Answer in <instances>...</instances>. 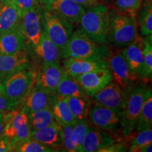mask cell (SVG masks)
Wrapping results in <instances>:
<instances>
[{
  "mask_svg": "<svg viewBox=\"0 0 152 152\" xmlns=\"http://www.w3.org/2000/svg\"><path fill=\"white\" fill-rule=\"evenodd\" d=\"M43 7L39 4L26 11L20 19V28L26 43L33 48L37 46L42 33V13Z\"/></svg>",
  "mask_w": 152,
  "mask_h": 152,
  "instance_id": "8",
  "label": "cell"
},
{
  "mask_svg": "<svg viewBox=\"0 0 152 152\" xmlns=\"http://www.w3.org/2000/svg\"><path fill=\"white\" fill-rule=\"evenodd\" d=\"M5 126L4 111H0V140L3 137V132Z\"/></svg>",
  "mask_w": 152,
  "mask_h": 152,
  "instance_id": "42",
  "label": "cell"
},
{
  "mask_svg": "<svg viewBox=\"0 0 152 152\" xmlns=\"http://www.w3.org/2000/svg\"><path fill=\"white\" fill-rule=\"evenodd\" d=\"M26 45L20 23L9 31L0 34V54H16L25 50Z\"/></svg>",
  "mask_w": 152,
  "mask_h": 152,
  "instance_id": "14",
  "label": "cell"
},
{
  "mask_svg": "<svg viewBox=\"0 0 152 152\" xmlns=\"http://www.w3.org/2000/svg\"><path fill=\"white\" fill-rule=\"evenodd\" d=\"M142 56H143L144 78L151 80L152 76V46L151 35L145 39L141 38Z\"/></svg>",
  "mask_w": 152,
  "mask_h": 152,
  "instance_id": "30",
  "label": "cell"
},
{
  "mask_svg": "<svg viewBox=\"0 0 152 152\" xmlns=\"http://www.w3.org/2000/svg\"><path fill=\"white\" fill-rule=\"evenodd\" d=\"M123 111L94 104L90 106L87 116L97 128L104 130H117L121 128Z\"/></svg>",
  "mask_w": 152,
  "mask_h": 152,
  "instance_id": "7",
  "label": "cell"
},
{
  "mask_svg": "<svg viewBox=\"0 0 152 152\" xmlns=\"http://www.w3.org/2000/svg\"><path fill=\"white\" fill-rule=\"evenodd\" d=\"M77 83L89 96H92L113 80L109 68L82 74L75 77Z\"/></svg>",
  "mask_w": 152,
  "mask_h": 152,
  "instance_id": "12",
  "label": "cell"
},
{
  "mask_svg": "<svg viewBox=\"0 0 152 152\" xmlns=\"http://www.w3.org/2000/svg\"><path fill=\"white\" fill-rule=\"evenodd\" d=\"M64 64L65 70L73 77L80 75L97 70L109 68L106 60H85L75 58H64Z\"/></svg>",
  "mask_w": 152,
  "mask_h": 152,
  "instance_id": "16",
  "label": "cell"
},
{
  "mask_svg": "<svg viewBox=\"0 0 152 152\" xmlns=\"http://www.w3.org/2000/svg\"><path fill=\"white\" fill-rule=\"evenodd\" d=\"M55 93L61 97H83L87 96L75 77L70 75L66 70L63 73Z\"/></svg>",
  "mask_w": 152,
  "mask_h": 152,
  "instance_id": "24",
  "label": "cell"
},
{
  "mask_svg": "<svg viewBox=\"0 0 152 152\" xmlns=\"http://www.w3.org/2000/svg\"><path fill=\"white\" fill-rule=\"evenodd\" d=\"M21 14L11 0L0 4V34L9 31L20 23Z\"/></svg>",
  "mask_w": 152,
  "mask_h": 152,
  "instance_id": "20",
  "label": "cell"
},
{
  "mask_svg": "<svg viewBox=\"0 0 152 152\" xmlns=\"http://www.w3.org/2000/svg\"><path fill=\"white\" fill-rule=\"evenodd\" d=\"M30 138L54 149L62 146L63 128L56 121L52 124L39 130H31Z\"/></svg>",
  "mask_w": 152,
  "mask_h": 152,
  "instance_id": "15",
  "label": "cell"
},
{
  "mask_svg": "<svg viewBox=\"0 0 152 152\" xmlns=\"http://www.w3.org/2000/svg\"><path fill=\"white\" fill-rule=\"evenodd\" d=\"M13 151L12 146L7 138L3 137L0 140V152Z\"/></svg>",
  "mask_w": 152,
  "mask_h": 152,
  "instance_id": "41",
  "label": "cell"
},
{
  "mask_svg": "<svg viewBox=\"0 0 152 152\" xmlns=\"http://www.w3.org/2000/svg\"><path fill=\"white\" fill-rule=\"evenodd\" d=\"M3 1V0H0V4L1 3V1Z\"/></svg>",
  "mask_w": 152,
  "mask_h": 152,
  "instance_id": "44",
  "label": "cell"
},
{
  "mask_svg": "<svg viewBox=\"0 0 152 152\" xmlns=\"http://www.w3.org/2000/svg\"><path fill=\"white\" fill-rule=\"evenodd\" d=\"M50 94L51 93H49L35 84L22 102V103H23V108L27 113L45 109L49 106Z\"/></svg>",
  "mask_w": 152,
  "mask_h": 152,
  "instance_id": "22",
  "label": "cell"
},
{
  "mask_svg": "<svg viewBox=\"0 0 152 152\" xmlns=\"http://www.w3.org/2000/svg\"><path fill=\"white\" fill-rule=\"evenodd\" d=\"M3 1H4V0H3Z\"/></svg>",
  "mask_w": 152,
  "mask_h": 152,
  "instance_id": "46",
  "label": "cell"
},
{
  "mask_svg": "<svg viewBox=\"0 0 152 152\" xmlns=\"http://www.w3.org/2000/svg\"><path fill=\"white\" fill-rule=\"evenodd\" d=\"M138 12V23L141 35L145 37L151 35L152 33L151 0L144 1L143 5L140 7Z\"/></svg>",
  "mask_w": 152,
  "mask_h": 152,
  "instance_id": "29",
  "label": "cell"
},
{
  "mask_svg": "<svg viewBox=\"0 0 152 152\" xmlns=\"http://www.w3.org/2000/svg\"><path fill=\"white\" fill-rule=\"evenodd\" d=\"M90 125L86 118L78 120L73 125L72 132V140L77 148V151L81 152L82 146L84 141L85 136Z\"/></svg>",
  "mask_w": 152,
  "mask_h": 152,
  "instance_id": "32",
  "label": "cell"
},
{
  "mask_svg": "<svg viewBox=\"0 0 152 152\" xmlns=\"http://www.w3.org/2000/svg\"><path fill=\"white\" fill-rule=\"evenodd\" d=\"M130 90H126L121 87L115 82L111 81L102 90L99 91L92 96L95 104L98 105L111 108V109H125Z\"/></svg>",
  "mask_w": 152,
  "mask_h": 152,
  "instance_id": "9",
  "label": "cell"
},
{
  "mask_svg": "<svg viewBox=\"0 0 152 152\" xmlns=\"http://www.w3.org/2000/svg\"><path fill=\"white\" fill-rule=\"evenodd\" d=\"M126 148L122 144H112L104 149L99 150V152H118V151H125Z\"/></svg>",
  "mask_w": 152,
  "mask_h": 152,
  "instance_id": "39",
  "label": "cell"
},
{
  "mask_svg": "<svg viewBox=\"0 0 152 152\" xmlns=\"http://www.w3.org/2000/svg\"><path fill=\"white\" fill-rule=\"evenodd\" d=\"M44 8L56 13L71 23H79L85 9L73 0H39Z\"/></svg>",
  "mask_w": 152,
  "mask_h": 152,
  "instance_id": "11",
  "label": "cell"
},
{
  "mask_svg": "<svg viewBox=\"0 0 152 152\" xmlns=\"http://www.w3.org/2000/svg\"><path fill=\"white\" fill-rule=\"evenodd\" d=\"M18 105L14 102H11L0 92V111H11L16 109Z\"/></svg>",
  "mask_w": 152,
  "mask_h": 152,
  "instance_id": "37",
  "label": "cell"
},
{
  "mask_svg": "<svg viewBox=\"0 0 152 152\" xmlns=\"http://www.w3.org/2000/svg\"><path fill=\"white\" fill-rule=\"evenodd\" d=\"M110 11L104 4H100L85 10L79 23L80 29L94 42L109 44Z\"/></svg>",
  "mask_w": 152,
  "mask_h": 152,
  "instance_id": "3",
  "label": "cell"
},
{
  "mask_svg": "<svg viewBox=\"0 0 152 152\" xmlns=\"http://www.w3.org/2000/svg\"><path fill=\"white\" fill-rule=\"evenodd\" d=\"M28 118L30 131L39 130L51 125L55 121L50 106L39 111L28 113Z\"/></svg>",
  "mask_w": 152,
  "mask_h": 152,
  "instance_id": "27",
  "label": "cell"
},
{
  "mask_svg": "<svg viewBox=\"0 0 152 152\" xmlns=\"http://www.w3.org/2000/svg\"><path fill=\"white\" fill-rule=\"evenodd\" d=\"M115 143V140L99 128L89 127L82 146L81 152L99 151L111 144Z\"/></svg>",
  "mask_w": 152,
  "mask_h": 152,
  "instance_id": "18",
  "label": "cell"
},
{
  "mask_svg": "<svg viewBox=\"0 0 152 152\" xmlns=\"http://www.w3.org/2000/svg\"><path fill=\"white\" fill-rule=\"evenodd\" d=\"M142 1H143V0H142ZM144 1H147V0H144Z\"/></svg>",
  "mask_w": 152,
  "mask_h": 152,
  "instance_id": "45",
  "label": "cell"
},
{
  "mask_svg": "<svg viewBox=\"0 0 152 152\" xmlns=\"http://www.w3.org/2000/svg\"><path fill=\"white\" fill-rule=\"evenodd\" d=\"M13 151L18 152H53L56 151L57 150L29 138L16 144L13 148Z\"/></svg>",
  "mask_w": 152,
  "mask_h": 152,
  "instance_id": "31",
  "label": "cell"
},
{
  "mask_svg": "<svg viewBox=\"0 0 152 152\" xmlns=\"http://www.w3.org/2000/svg\"><path fill=\"white\" fill-rule=\"evenodd\" d=\"M63 128V142L62 146L64 151L69 152H75L77 148L74 144L72 140V132H73V125H62Z\"/></svg>",
  "mask_w": 152,
  "mask_h": 152,
  "instance_id": "34",
  "label": "cell"
},
{
  "mask_svg": "<svg viewBox=\"0 0 152 152\" xmlns=\"http://www.w3.org/2000/svg\"><path fill=\"white\" fill-rule=\"evenodd\" d=\"M104 2H109V1H111V0H103Z\"/></svg>",
  "mask_w": 152,
  "mask_h": 152,
  "instance_id": "43",
  "label": "cell"
},
{
  "mask_svg": "<svg viewBox=\"0 0 152 152\" xmlns=\"http://www.w3.org/2000/svg\"><path fill=\"white\" fill-rule=\"evenodd\" d=\"M125 47L121 54L125 57L130 71L137 78L144 79L141 37L137 36L135 40Z\"/></svg>",
  "mask_w": 152,
  "mask_h": 152,
  "instance_id": "17",
  "label": "cell"
},
{
  "mask_svg": "<svg viewBox=\"0 0 152 152\" xmlns=\"http://www.w3.org/2000/svg\"><path fill=\"white\" fill-rule=\"evenodd\" d=\"M146 85L143 83H137L131 89L126 105L123 109L121 129L125 137H130L134 128L143 104Z\"/></svg>",
  "mask_w": 152,
  "mask_h": 152,
  "instance_id": "6",
  "label": "cell"
},
{
  "mask_svg": "<svg viewBox=\"0 0 152 152\" xmlns=\"http://www.w3.org/2000/svg\"><path fill=\"white\" fill-rule=\"evenodd\" d=\"M129 151L133 152H151L152 151V143L143 146L131 145Z\"/></svg>",
  "mask_w": 152,
  "mask_h": 152,
  "instance_id": "40",
  "label": "cell"
},
{
  "mask_svg": "<svg viewBox=\"0 0 152 152\" xmlns=\"http://www.w3.org/2000/svg\"><path fill=\"white\" fill-rule=\"evenodd\" d=\"M30 61L26 50L14 54H0V75L29 67Z\"/></svg>",
  "mask_w": 152,
  "mask_h": 152,
  "instance_id": "23",
  "label": "cell"
},
{
  "mask_svg": "<svg viewBox=\"0 0 152 152\" xmlns=\"http://www.w3.org/2000/svg\"><path fill=\"white\" fill-rule=\"evenodd\" d=\"M4 119L5 126L3 137L9 142L14 138L18 131L23 125L28 123V113L23 108L4 111Z\"/></svg>",
  "mask_w": 152,
  "mask_h": 152,
  "instance_id": "19",
  "label": "cell"
},
{
  "mask_svg": "<svg viewBox=\"0 0 152 152\" xmlns=\"http://www.w3.org/2000/svg\"><path fill=\"white\" fill-rule=\"evenodd\" d=\"M42 24L47 37L61 51L73 33L71 23L43 7Z\"/></svg>",
  "mask_w": 152,
  "mask_h": 152,
  "instance_id": "5",
  "label": "cell"
},
{
  "mask_svg": "<svg viewBox=\"0 0 152 152\" xmlns=\"http://www.w3.org/2000/svg\"><path fill=\"white\" fill-rule=\"evenodd\" d=\"M142 4V0H115V6L118 11L136 16Z\"/></svg>",
  "mask_w": 152,
  "mask_h": 152,
  "instance_id": "33",
  "label": "cell"
},
{
  "mask_svg": "<svg viewBox=\"0 0 152 152\" xmlns=\"http://www.w3.org/2000/svg\"><path fill=\"white\" fill-rule=\"evenodd\" d=\"M64 70L58 62H42L36 74L35 85L49 93H55Z\"/></svg>",
  "mask_w": 152,
  "mask_h": 152,
  "instance_id": "13",
  "label": "cell"
},
{
  "mask_svg": "<svg viewBox=\"0 0 152 152\" xmlns=\"http://www.w3.org/2000/svg\"><path fill=\"white\" fill-rule=\"evenodd\" d=\"M34 50L35 54L42 60V62H58V59L61 58V49L47 37L43 30L39 43L34 47Z\"/></svg>",
  "mask_w": 152,
  "mask_h": 152,
  "instance_id": "25",
  "label": "cell"
},
{
  "mask_svg": "<svg viewBox=\"0 0 152 152\" xmlns=\"http://www.w3.org/2000/svg\"><path fill=\"white\" fill-rule=\"evenodd\" d=\"M77 4H78L84 8H91L100 4H104L103 0H73Z\"/></svg>",
  "mask_w": 152,
  "mask_h": 152,
  "instance_id": "38",
  "label": "cell"
},
{
  "mask_svg": "<svg viewBox=\"0 0 152 152\" xmlns=\"http://www.w3.org/2000/svg\"><path fill=\"white\" fill-rule=\"evenodd\" d=\"M49 106L52 109L55 121L61 125H73L77 121L72 114L65 99L58 96L56 93H51Z\"/></svg>",
  "mask_w": 152,
  "mask_h": 152,
  "instance_id": "21",
  "label": "cell"
},
{
  "mask_svg": "<svg viewBox=\"0 0 152 152\" xmlns=\"http://www.w3.org/2000/svg\"><path fill=\"white\" fill-rule=\"evenodd\" d=\"M106 61L115 83L124 90H131L137 77L130 71L123 55L121 53L111 54Z\"/></svg>",
  "mask_w": 152,
  "mask_h": 152,
  "instance_id": "10",
  "label": "cell"
},
{
  "mask_svg": "<svg viewBox=\"0 0 152 152\" xmlns=\"http://www.w3.org/2000/svg\"><path fill=\"white\" fill-rule=\"evenodd\" d=\"M111 54L106 45L94 42L79 28L72 33L65 47L61 50V58L106 60Z\"/></svg>",
  "mask_w": 152,
  "mask_h": 152,
  "instance_id": "1",
  "label": "cell"
},
{
  "mask_svg": "<svg viewBox=\"0 0 152 152\" xmlns=\"http://www.w3.org/2000/svg\"><path fill=\"white\" fill-rule=\"evenodd\" d=\"M152 125V92L149 88H146L141 111L137 121L135 128L140 131L151 128Z\"/></svg>",
  "mask_w": 152,
  "mask_h": 152,
  "instance_id": "26",
  "label": "cell"
},
{
  "mask_svg": "<svg viewBox=\"0 0 152 152\" xmlns=\"http://www.w3.org/2000/svg\"><path fill=\"white\" fill-rule=\"evenodd\" d=\"M36 74L27 67L0 75V92L18 105L21 104L35 84Z\"/></svg>",
  "mask_w": 152,
  "mask_h": 152,
  "instance_id": "2",
  "label": "cell"
},
{
  "mask_svg": "<svg viewBox=\"0 0 152 152\" xmlns=\"http://www.w3.org/2000/svg\"><path fill=\"white\" fill-rule=\"evenodd\" d=\"M150 143H152L151 128L140 131L131 141V145L135 146H143Z\"/></svg>",
  "mask_w": 152,
  "mask_h": 152,
  "instance_id": "35",
  "label": "cell"
},
{
  "mask_svg": "<svg viewBox=\"0 0 152 152\" xmlns=\"http://www.w3.org/2000/svg\"><path fill=\"white\" fill-rule=\"evenodd\" d=\"M11 1L20 11L21 16L30 9L40 4L39 0H11Z\"/></svg>",
  "mask_w": 152,
  "mask_h": 152,
  "instance_id": "36",
  "label": "cell"
},
{
  "mask_svg": "<svg viewBox=\"0 0 152 152\" xmlns=\"http://www.w3.org/2000/svg\"><path fill=\"white\" fill-rule=\"evenodd\" d=\"M76 121L85 119L87 117L89 109L92 102L88 96L83 97H64Z\"/></svg>",
  "mask_w": 152,
  "mask_h": 152,
  "instance_id": "28",
  "label": "cell"
},
{
  "mask_svg": "<svg viewBox=\"0 0 152 152\" xmlns=\"http://www.w3.org/2000/svg\"><path fill=\"white\" fill-rule=\"evenodd\" d=\"M136 16L121 12L110 11L108 41L118 47H125L137 37Z\"/></svg>",
  "mask_w": 152,
  "mask_h": 152,
  "instance_id": "4",
  "label": "cell"
}]
</instances>
